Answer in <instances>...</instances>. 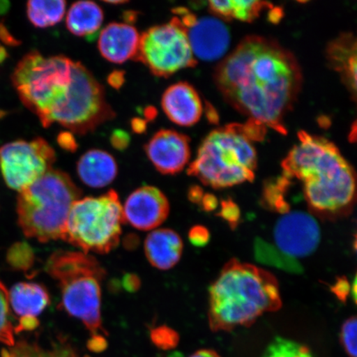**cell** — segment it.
<instances>
[{"label":"cell","mask_w":357,"mask_h":357,"mask_svg":"<svg viewBox=\"0 0 357 357\" xmlns=\"http://www.w3.org/2000/svg\"><path fill=\"white\" fill-rule=\"evenodd\" d=\"M77 174L84 185L104 188L117 177V162L108 151L92 149L82 155L77 162Z\"/></svg>","instance_id":"ac0fdd59"},{"label":"cell","mask_w":357,"mask_h":357,"mask_svg":"<svg viewBox=\"0 0 357 357\" xmlns=\"http://www.w3.org/2000/svg\"><path fill=\"white\" fill-rule=\"evenodd\" d=\"M190 357H220L215 351L212 350H200L195 352Z\"/></svg>","instance_id":"60d3db41"},{"label":"cell","mask_w":357,"mask_h":357,"mask_svg":"<svg viewBox=\"0 0 357 357\" xmlns=\"http://www.w3.org/2000/svg\"><path fill=\"white\" fill-rule=\"evenodd\" d=\"M47 273L61 290V306L82 322L92 337L106 334L101 319V281L106 272L86 253L57 251L49 257Z\"/></svg>","instance_id":"8992f818"},{"label":"cell","mask_w":357,"mask_h":357,"mask_svg":"<svg viewBox=\"0 0 357 357\" xmlns=\"http://www.w3.org/2000/svg\"><path fill=\"white\" fill-rule=\"evenodd\" d=\"M356 318L347 319L342 326L341 341L343 347L350 357H356Z\"/></svg>","instance_id":"f1b7e54d"},{"label":"cell","mask_w":357,"mask_h":357,"mask_svg":"<svg viewBox=\"0 0 357 357\" xmlns=\"http://www.w3.org/2000/svg\"><path fill=\"white\" fill-rule=\"evenodd\" d=\"M109 86L115 89H121L125 83V73L123 70H115L109 75L107 79Z\"/></svg>","instance_id":"8d00e7d4"},{"label":"cell","mask_w":357,"mask_h":357,"mask_svg":"<svg viewBox=\"0 0 357 357\" xmlns=\"http://www.w3.org/2000/svg\"><path fill=\"white\" fill-rule=\"evenodd\" d=\"M221 215L225 220L229 221L231 225H236L239 218V209L231 202H223Z\"/></svg>","instance_id":"e575fe53"},{"label":"cell","mask_w":357,"mask_h":357,"mask_svg":"<svg viewBox=\"0 0 357 357\" xmlns=\"http://www.w3.org/2000/svg\"><path fill=\"white\" fill-rule=\"evenodd\" d=\"M34 260L33 250L26 243L13 244L7 254L8 264L17 271H29L33 266Z\"/></svg>","instance_id":"83f0119b"},{"label":"cell","mask_w":357,"mask_h":357,"mask_svg":"<svg viewBox=\"0 0 357 357\" xmlns=\"http://www.w3.org/2000/svg\"><path fill=\"white\" fill-rule=\"evenodd\" d=\"M162 107L167 118L181 127L197 123L204 111L198 92L187 82H178L169 86L163 93Z\"/></svg>","instance_id":"e0dca14e"},{"label":"cell","mask_w":357,"mask_h":357,"mask_svg":"<svg viewBox=\"0 0 357 357\" xmlns=\"http://www.w3.org/2000/svg\"><path fill=\"white\" fill-rule=\"evenodd\" d=\"M10 310L19 319L36 318L50 303V296L43 285L37 283L21 282L8 291Z\"/></svg>","instance_id":"ffe728a7"},{"label":"cell","mask_w":357,"mask_h":357,"mask_svg":"<svg viewBox=\"0 0 357 357\" xmlns=\"http://www.w3.org/2000/svg\"><path fill=\"white\" fill-rule=\"evenodd\" d=\"M281 306L279 283L273 275L231 259L209 288V326L214 332L248 327Z\"/></svg>","instance_id":"3957f363"},{"label":"cell","mask_w":357,"mask_h":357,"mask_svg":"<svg viewBox=\"0 0 357 357\" xmlns=\"http://www.w3.org/2000/svg\"><path fill=\"white\" fill-rule=\"evenodd\" d=\"M20 42L13 37L6 26L0 22V63L6 59L8 52L6 46H17Z\"/></svg>","instance_id":"4dcf8cb0"},{"label":"cell","mask_w":357,"mask_h":357,"mask_svg":"<svg viewBox=\"0 0 357 357\" xmlns=\"http://www.w3.org/2000/svg\"><path fill=\"white\" fill-rule=\"evenodd\" d=\"M82 194L68 174L49 169L17 198V220L22 233L40 243L62 239L70 208Z\"/></svg>","instance_id":"277c9868"},{"label":"cell","mask_w":357,"mask_h":357,"mask_svg":"<svg viewBox=\"0 0 357 357\" xmlns=\"http://www.w3.org/2000/svg\"><path fill=\"white\" fill-rule=\"evenodd\" d=\"M74 64L73 60L63 55L45 56L32 51L22 58L13 70L12 82L17 95L42 124L68 91Z\"/></svg>","instance_id":"52a82bcc"},{"label":"cell","mask_w":357,"mask_h":357,"mask_svg":"<svg viewBox=\"0 0 357 357\" xmlns=\"http://www.w3.org/2000/svg\"><path fill=\"white\" fill-rule=\"evenodd\" d=\"M141 34L132 24L111 22L100 31L98 49L105 60L123 64L135 60L139 49Z\"/></svg>","instance_id":"2e32d148"},{"label":"cell","mask_w":357,"mask_h":357,"mask_svg":"<svg viewBox=\"0 0 357 357\" xmlns=\"http://www.w3.org/2000/svg\"><path fill=\"white\" fill-rule=\"evenodd\" d=\"M147 122L144 119L134 118L131 121L132 131L136 133H144L146 130Z\"/></svg>","instance_id":"ab89813d"},{"label":"cell","mask_w":357,"mask_h":357,"mask_svg":"<svg viewBox=\"0 0 357 357\" xmlns=\"http://www.w3.org/2000/svg\"><path fill=\"white\" fill-rule=\"evenodd\" d=\"M282 168L283 177L301 182L307 206L317 215L333 220L352 211L356 192L354 169L326 138L300 133Z\"/></svg>","instance_id":"7a4b0ae2"},{"label":"cell","mask_w":357,"mask_h":357,"mask_svg":"<svg viewBox=\"0 0 357 357\" xmlns=\"http://www.w3.org/2000/svg\"><path fill=\"white\" fill-rule=\"evenodd\" d=\"M145 153L154 167L164 175H175L190 159L189 138L171 129H162L147 142Z\"/></svg>","instance_id":"9a60e30c"},{"label":"cell","mask_w":357,"mask_h":357,"mask_svg":"<svg viewBox=\"0 0 357 357\" xmlns=\"http://www.w3.org/2000/svg\"><path fill=\"white\" fill-rule=\"evenodd\" d=\"M0 357H75V355L66 344H58L51 349H44L35 343L20 342L3 349Z\"/></svg>","instance_id":"d4e9b609"},{"label":"cell","mask_w":357,"mask_h":357,"mask_svg":"<svg viewBox=\"0 0 357 357\" xmlns=\"http://www.w3.org/2000/svg\"><path fill=\"white\" fill-rule=\"evenodd\" d=\"M123 284L127 291H137L140 287V280L137 275L133 274H128L124 276Z\"/></svg>","instance_id":"74e56055"},{"label":"cell","mask_w":357,"mask_h":357,"mask_svg":"<svg viewBox=\"0 0 357 357\" xmlns=\"http://www.w3.org/2000/svg\"><path fill=\"white\" fill-rule=\"evenodd\" d=\"M0 342L8 347L15 344L8 291L0 280Z\"/></svg>","instance_id":"4316f807"},{"label":"cell","mask_w":357,"mask_h":357,"mask_svg":"<svg viewBox=\"0 0 357 357\" xmlns=\"http://www.w3.org/2000/svg\"><path fill=\"white\" fill-rule=\"evenodd\" d=\"M66 15L67 29L71 34L82 38L99 33L105 20L102 8L93 1L75 2Z\"/></svg>","instance_id":"7402d4cb"},{"label":"cell","mask_w":357,"mask_h":357,"mask_svg":"<svg viewBox=\"0 0 357 357\" xmlns=\"http://www.w3.org/2000/svg\"><path fill=\"white\" fill-rule=\"evenodd\" d=\"M261 357H314L305 345L289 339L275 337Z\"/></svg>","instance_id":"484cf974"},{"label":"cell","mask_w":357,"mask_h":357,"mask_svg":"<svg viewBox=\"0 0 357 357\" xmlns=\"http://www.w3.org/2000/svg\"><path fill=\"white\" fill-rule=\"evenodd\" d=\"M156 115H158V111L154 108V107H147L144 111V116L146 121H151V120H153L155 119Z\"/></svg>","instance_id":"b9f144b4"},{"label":"cell","mask_w":357,"mask_h":357,"mask_svg":"<svg viewBox=\"0 0 357 357\" xmlns=\"http://www.w3.org/2000/svg\"><path fill=\"white\" fill-rule=\"evenodd\" d=\"M151 337L154 344L162 349H172L178 342V334L167 326H160L151 330Z\"/></svg>","instance_id":"f546056e"},{"label":"cell","mask_w":357,"mask_h":357,"mask_svg":"<svg viewBox=\"0 0 357 357\" xmlns=\"http://www.w3.org/2000/svg\"><path fill=\"white\" fill-rule=\"evenodd\" d=\"M209 8L214 13L226 19L249 22L260 15L266 3L261 1H242V0H225V1H211Z\"/></svg>","instance_id":"cb8c5ba5"},{"label":"cell","mask_w":357,"mask_h":357,"mask_svg":"<svg viewBox=\"0 0 357 357\" xmlns=\"http://www.w3.org/2000/svg\"><path fill=\"white\" fill-rule=\"evenodd\" d=\"M57 144L62 149L70 151V153H73L78 149V144L74 134L68 131L62 132L57 136Z\"/></svg>","instance_id":"836d02e7"},{"label":"cell","mask_w":357,"mask_h":357,"mask_svg":"<svg viewBox=\"0 0 357 357\" xmlns=\"http://www.w3.org/2000/svg\"><path fill=\"white\" fill-rule=\"evenodd\" d=\"M257 154L252 136L235 126L218 128L201 144L188 174L214 189L252 181Z\"/></svg>","instance_id":"5b68a950"},{"label":"cell","mask_w":357,"mask_h":357,"mask_svg":"<svg viewBox=\"0 0 357 357\" xmlns=\"http://www.w3.org/2000/svg\"><path fill=\"white\" fill-rule=\"evenodd\" d=\"M84 357H89V356H84Z\"/></svg>","instance_id":"ee69618b"},{"label":"cell","mask_w":357,"mask_h":357,"mask_svg":"<svg viewBox=\"0 0 357 357\" xmlns=\"http://www.w3.org/2000/svg\"><path fill=\"white\" fill-rule=\"evenodd\" d=\"M115 112L107 101L104 87L82 62L75 61L68 91L53 107L44 128L60 124L67 131L86 135L114 119Z\"/></svg>","instance_id":"9c48e42d"},{"label":"cell","mask_w":357,"mask_h":357,"mask_svg":"<svg viewBox=\"0 0 357 357\" xmlns=\"http://www.w3.org/2000/svg\"><path fill=\"white\" fill-rule=\"evenodd\" d=\"M145 253L151 265L167 271L180 261L183 252L182 239L175 231L163 229L151 233L145 241Z\"/></svg>","instance_id":"d6986e66"},{"label":"cell","mask_w":357,"mask_h":357,"mask_svg":"<svg viewBox=\"0 0 357 357\" xmlns=\"http://www.w3.org/2000/svg\"><path fill=\"white\" fill-rule=\"evenodd\" d=\"M273 239L281 255L289 259L307 257L319 247L320 227L310 213L289 211L276 222Z\"/></svg>","instance_id":"7c38bea8"},{"label":"cell","mask_w":357,"mask_h":357,"mask_svg":"<svg viewBox=\"0 0 357 357\" xmlns=\"http://www.w3.org/2000/svg\"><path fill=\"white\" fill-rule=\"evenodd\" d=\"M218 89L255 125L280 129L297 100L302 73L296 58L273 40H243L218 66Z\"/></svg>","instance_id":"6da1fadb"},{"label":"cell","mask_w":357,"mask_h":357,"mask_svg":"<svg viewBox=\"0 0 357 357\" xmlns=\"http://www.w3.org/2000/svg\"><path fill=\"white\" fill-rule=\"evenodd\" d=\"M107 346L105 337L102 336L91 337L88 342L89 349L93 351H104Z\"/></svg>","instance_id":"f35d334b"},{"label":"cell","mask_w":357,"mask_h":357,"mask_svg":"<svg viewBox=\"0 0 357 357\" xmlns=\"http://www.w3.org/2000/svg\"><path fill=\"white\" fill-rule=\"evenodd\" d=\"M124 222L142 231L156 229L166 221L169 204L166 195L154 186H142L128 196L123 208Z\"/></svg>","instance_id":"5bb4252c"},{"label":"cell","mask_w":357,"mask_h":357,"mask_svg":"<svg viewBox=\"0 0 357 357\" xmlns=\"http://www.w3.org/2000/svg\"><path fill=\"white\" fill-rule=\"evenodd\" d=\"M351 287L349 283L346 279L340 278L337 280V283L335 284L333 287V292L336 294L337 298H340L342 301H345L346 298L349 294Z\"/></svg>","instance_id":"d590c367"},{"label":"cell","mask_w":357,"mask_h":357,"mask_svg":"<svg viewBox=\"0 0 357 357\" xmlns=\"http://www.w3.org/2000/svg\"><path fill=\"white\" fill-rule=\"evenodd\" d=\"M66 6L64 0H31L26 3V16L36 28H51L63 20Z\"/></svg>","instance_id":"603a6c76"},{"label":"cell","mask_w":357,"mask_h":357,"mask_svg":"<svg viewBox=\"0 0 357 357\" xmlns=\"http://www.w3.org/2000/svg\"><path fill=\"white\" fill-rule=\"evenodd\" d=\"M328 61L344 79L352 95L356 92V42L351 34H345L330 44Z\"/></svg>","instance_id":"44dd1931"},{"label":"cell","mask_w":357,"mask_h":357,"mask_svg":"<svg viewBox=\"0 0 357 357\" xmlns=\"http://www.w3.org/2000/svg\"><path fill=\"white\" fill-rule=\"evenodd\" d=\"M131 137L127 132L117 129L111 134L110 142L115 149L124 151L130 144Z\"/></svg>","instance_id":"1f68e13d"},{"label":"cell","mask_w":357,"mask_h":357,"mask_svg":"<svg viewBox=\"0 0 357 357\" xmlns=\"http://www.w3.org/2000/svg\"><path fill=\"white\" fill-rule=\"evenodd\" d=\"M174 12L186 29L195 57L213 61L225 54L230 33L222 21L211 17L197 19L185 8H176Z\"/></svg>","instance_id":"4fadbf2b"},{"label":"cell","mask_w":357,"mask_h":357,"mask_svg":"<svg viewBox=\"0 0 357 357\" xmlns=\"http://www.w3.org/2000/svg\"><path fill=\"white\" fill-rule=\"evenodd\" d=\"M56 158L43 138L17 140L0 146V172L6 185L20 193L52 169Z\"/></svg>","instance_id":"8fae6325"},{"label":"cell","mask_w":357,"mask_h":357,"mask_svg":"<svg viewBox=\"0 0 357 357\" xmlns=\"http://www.w3.org/2000/svg\"><path fill=\"white\" fill-rule=\"evenodd\" d=\"M105 3L110 4V6H120V4L127 3L128 1H125V0H107Z\"/></svg>","instance_id":"7bdbcfd3"},{"label":"cell","mask_w":357,"mask_h":357,"mask_svg":"<svg viewBox=\"0 0 357 357\" xmlns=\"http://www.w3.org/2000/svg\"><path fill=\"white\" fill-rule=\"evenodd\" d=\"M190 243L197 247H202L208 242V231L202 226H195L189 234Z\"/></svg>","instance_id":"d6a6232c"},{"label":"cell","mask_w":357,"mask_h":357,"mask_svg":"<svg viewBox=\"0 0 357 357\" xmlns=\"http://www.w3.org/2000/svg\"><path fill=\"white\" fill-rule=\"evenodd\" d=\"M135 60L158 77H169L195 65L188 35L177 17L141 34Z\"/></svg>","instance_id":"30bf717a"},{"label":"cell","mask_w":357,"mask_h":357,"mask_svg":"<svg viewBox=\"0 0 357 357\" xmlns=\"http://www.w3.org/2000/svg\"><path fill=\"white\" fill-rule=\"evenodd\" d=\"M123 222L122 204L117 192L111 190L99 197L75 201L62 239L84 253H109L119 243Z\"/></svg>","instance_id":"ba28073f"}]
</instances>
